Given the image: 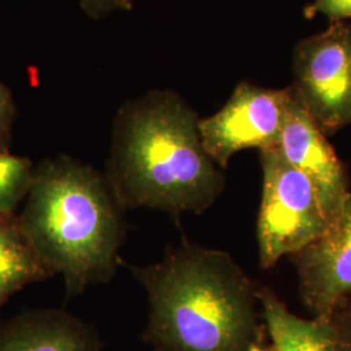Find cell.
<instances>
[{"mask_svg": "<svg viewBox=\"0 0 351 351\" xmlns=\"http://www.w3.org/2000/svg\"><path fill=\"white\" fill-rule=\"evenodd\" d=\"M201 117L178 93L150 90L114 114L106 181L123 211L204 213L221 194L223 169L207 155Z\"/></svg>", "mask_w": 351, "mask_h": 351, "instance_id": "1", "label": "cell"}, {"mask_svg": "<svg viewBox=\"0 0 351 351\" xmlns=\"http://www.w3.org/2000/svg\"><path fill=\"white\" fill-rule=\"evenodd\" d=\"M132 271L147 293L154 351H249L267 335L258 288L224 251L184 243Z\"/></svg>", "mask_w": 351, "mask_h": 351, "instance_id": "2", "label": "cell"}, {"mask_svg": "<svg viewBox=\"0 0 351 351\" xmlns=\"http://www.w3.org/2000/svg\"><path fill=\"white\" fill-rule=\"evenodd\" d=\"M121 213L104 176L62 154L36 167L17 215L71 298L114 274L124 241Z\"/></svg>", "mask_w": 351, "mask_h": 351, "instance_id": "3", "label": "cell"}, {"mask_svg": "<svg viewBox=\"0 0 351 351\" xmlns=\"http://www.w3.org/2000/svg\"><path fill=\"white\" fill-rule=\"evenodd\" d=\"M263 193L258 217L261 267L271 268L319 239L330 226L313 181L276 147L259 151Z\"/></svg>", "mask_w": 351, "mask_h": 351, "instance_id": "4", "label": "cell"}, {"mask_svg": "<svg viewBox=\"0 0 351 351\" xmlns=\"http://www.w3.org/2000/svg\"><path fill=\"white\" fill-rule=\"evenodd\" d=\"M290 88L304 110L333 136L351 124V24L329 23L301 39L291 56Z\"/></svg>", "mask_w": 351, "mask_h": 351, "instance_id": "5", "label": "cell"}, {"mask_svg": "<svg viewBox=\"0 0 351 351\" xmlns=\"http://www.w3.org/2000/svg\"><path fill=\"white\" fill-rule=\"evenodd\" d=\"M291 88L241 81L226 104L199 120L202 145L221 169L239 151L276 147L285 125Z\"/></svg>", "mask_w": 351, "mask_h": 351, "instance_id": "6", "label": "cell"}, {"mask_svg": "<svg viewBox=\"0 0 351 351\" xmlns=\"http://www.w3.org/2000/svg\"><path fill=\"white\" fill-rule=\"evenodd\" d=\"M291 261L304 306L313 317L329 322L351 294V193L326 232Z\"/></svg>", "mask_w": 351, "mask_h": 351, "instance_id": "7", "label": "cell"}, {"mask_svg": "<svg viewBox=\"0 0 351 351\" xmlns=\"http://www.w3.org/2000/svg\"><path fill=\"white\" fill-rule=\"evenodd\" d=\"M276 149L289 164L313 181L332 223L351 193L349 175L326 133L304 110L293 90Z\"/></svg>", "mask_w": 351, "mask_h": 351, "instance_id": "8", "label": "cell"}, {"mask_svg": "<svg viewBox=\"0 0 351 351\" xmlns=\"http://www.w3.org/2000/svg\"><path fill=\"white\" fill-rule=\"evenodd\" d=\"M95 328L75 315L42 308L0 322V351H101Z\"/></svg>", "mask_w": 351, "mask_h": 351, "instance_id": "9", "label": "cell"}, {"mask_svg": "<svg viewBox=\"0 0 351 351\" xmlns=\"http://www.w3.org/2000/svg\"><path fill=\"white\" fill-rule=\"evenodd\" d=\"M53 276L56 272L26 234L19 215L0 213V315L17 291Z\"/></svg>", "mask_w": 351, "mask_h": 351, "instance_id": "10", "label": "cell"}, {"mask_svg": "<svg viewBox=\"0 0 351 351\" xmlns=\"http://www.w3.org/2000/svg\"><path fill=\"white\" fill-rule=\"evenodd\" d=\"M256 297L275 351H339L330 322L304 319L290 313L271 289L258 288Z\"/></svg>", "mask_w": 351, "mask_h": 351, "instance_id": "11", "label": "cell"}, {"mask_svg": "<svg viewBox=\"0 0 351 351\" xmlns=\"http://www.w3.org/2000/svg\"><path fill=\"white\" fill-rule=\"evenodd\" d=\"M36 165L11 151H0V213H16L27 197Z\"/></svg>", "mask_w": 351, "mask_h": 351, "instance_id": "12", "label": "cell"}, {"mask_svg": "<svg viewBox=\"0 0 351 351\" xmlns=\"http://www.w3.org/2000/svg\"><path fill=\"white\" fill-rule=\"evenodd\" d=\"M17 107L12 91L0 81V151H11Z\"/></svg>", "mask_w": 351, "mask_h": 351, "instance_id": "13", "label": "cell"}, {"mask_svg": "<svg viewBox=\"0 0 351 351\" xmlns=\"http://www.w3.org/2000/svg\"><path fill=\"white\" fill-rule=\"evenodd\" d=\"M326 16L329 23L348 21L351 19V0H313L303 8V16L311 20Z\"/></svg>", "mask_w": 351, "mask_h": 351, "instance_id": "14", "label": "cell"}, {"mask_svg": "<svg viewBox=\"0 0 351 351\" xmlns=\"http://www.w3.org/2000/svg\"><path fill=\"white\" fill-rule=\"evenodd\" d=\"M329 322L336 335L339 351H351V294L339 302Z\"/></svg>", "mask_w": 351, "mask_h": 351, "instance_id": "15", "label": "cell"}, {"mask_svg": "<svg viewBox=\"0 0 351 351\" xmlns=\"http://www.w3.org/2000/svg\"><path fill=\"white\" fill-rule=\"evenodd\" d=\"M80 8L91 20H103L116 12H130L136 0H78Z\"/></svg>", "mask_w": 351, "mask_h": 351, "instance_id": "16", "label": "cell"}, {"mask_svg": "<svg viewBox=\"0 0 351 351\" xmlns=\"http://www.w3.org/2000/svg\"><path fill=\"white\" fill-rule=\"evenodd\" d=\"M249 351H275L271 343L265 341V336L261 341H258Z\"/></svg>", "mask_w": 351, "mask_h": 351, "instance_id": "17", "label": "cell"}]
</instances>
